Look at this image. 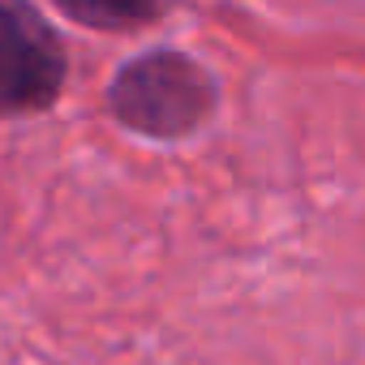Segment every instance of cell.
<instances>
[{
    "mask_svg": "<svg viewBox=\"0 0 365 365\" xmlns=\"http://www.w3.org/2000/svg\"><path fill=\"white\" fill-rule=\"evenodd\" d=\"M52 5L95 31H138L146 22H155L163 0H52Z\"/></svg>",
    "mask_w": 365,
    "mask_h": 365,
    "instance_id": "obj_3",
    "label": "cell"
},
{
    "mask_svg": "<svg viewBox=\"0 0 365 365\" xmlns=\"http://www.w3.org/2000/svg\"><path fill=\"white\" fill-rule=\"evenodd\" d=\"M215 103V78L185 52H146L129 61L108 86L112 116L125 129L159 142L190 138L194 129H202Z\"/></svg>",
    "mask_w": 365,
    "mask_h": 365,
    "instance_id": "obj_1",
    "label": "cell"
},
{
    "mask_svg": "<svg viewBox=\"0 0 365 365\" xmlns=\"http://www.w3.org/2000/svg\"><path fill=\"white\" fill-rule=\"evenodd\" d=\"M69 61L56 31L26 5L0 0V116L48 108L65 86Z\"/></svg>",
    "mask_w": 365,
    "mask_h": 365,
    "instance_id": "obj_2",
    "label": "cell"
}]
</instances>
